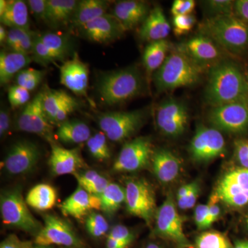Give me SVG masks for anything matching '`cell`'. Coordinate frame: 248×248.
I'll list each match as a JSON object with an SVG mask.
<instances>
[{
	"label": "cell",
	"instance_id": "obj_13",
	"mask_svg": "<svg viewBox=\"0 0 248 248\" xmlns=\"http://www.w3.org/2000/svg\"><path fill=\"white\" fill-rule=\"evenodd\" d=\"M154 151L151 139L140 137L127 142L112 166L115 172H136L151 163Z\"/></svg>",
	"mask_w": 248,
	"mask_h": 248
},
{
	"label": "cell",
	"instance_id": "obj_44",
	"mask_svg": "<svg viewBox=\"0 0 248 248\" xmlns=\"http://www.w3.org/2000/svg\"><path fill=\"white\" fill-rule=\"evenodd\" d=\"M8 98L11 107H21L29 102L31 98L30 91L16 85L9 88Z\"/></svg>",
	"mask_w": 248,
	"mask_h": 248
},
{
	"label": "cell",
	"instance_id": "obj_43",
	"mask_svg": "<svg viewBox=\"0 0 248 248\" xmlns=\"http://www.w3.org/2000/svg\"><path fill=\"white\" fill-rule=\"evenodd\" d=\"M197 19L194 15L173 17V31L177 37L187 35L195 27Z\"/></svg>",
	"mask_w": 248,
	"mask_h": 248
},
{
	"label": "cell",
	"instance_id": "obj_51",
	"mask_svg": "<svg viewBox=\"0 0 248 248\" xmlns=\"http://www.w3.org/2000/svg\"><path fill=\"white\" fill-rule=\"evenodd\" d=\"M33 246L31 241H22L14 234H9L0 244V248H33Z\"/></svg>",
	"mask_w": 248,
	"mask_h": 248
},
{
	"label": "cell",
	"instance_id": "obj_49",
	"mask_svg": "<svg viewBox=\"0 0 248 248\" xmlns=\"http://www.w3.org/2000/svg\"><path fill=\"white\" fill-rule=\"evenodd\" d=\"M200 186L197 182H193V186L190 192L186 197L177 200V205L182 210H187L193 208L200 195Z\"/></svg>",
	"mask_w": 248,
	"mask_h": 248
},
{
	"label": "cell",
	"instance_id": "obj_60",
	"mask_svg": "<svg viewBox=\"0 0 248 248\" xmlns=\"http://www.w3.org/2000/svg\"><path fill=\"white\" fill-rule=\"evenodd\" d=\"M234 248H248V241H238Z\"/></svg>",
	"mask_w": 248,
	"mask_h": 248
},
{
	"label": "cell",
	"instance_id": "obj_27",
	"mask_svg": "<svg viewBox=\"0 0 248 248\" xmlns=\"http://www.w3.org/2000/svg\"><path fill=\"white\" fill-rule=\"evenodd\" d=\"M108 2L104 0H82L78 1L72 18L73 27L81 28L85 24L107 14Z\"/></svg>",
	"mask_w": 248,
	"mask_h": 248
},
{
	"label": "cell",
	"instance_id": "obj_3",
	"mask_svg": "<svg viewBox=\"0 0 248 248\" xmlns=\"http://www.w3.org/2000/svg\"><path fill=\"white\" fill-rule=\"evenodd\" d=\"M203 72L175 47L154 73L153 81L157 92H166L198 84Z\"/></svg>",
	"mask_w": 248,
	"mask_h": 248
},
{
	"label": "cell",
	"instance_id": "obj_52",
	"mask_svg": "<svg viewBox=\"0 0 248 248\" xmlns=\"http://www.w3.org/2000/svg\"><path fill=\"white\" fill-rule=\"evenodd\" d=\"M27 2L33 16L45 22L47 0H29Z\"/></svg>",
	"mask_w": 248,
	"mask_h": 248
},
{
	"label": "cell",
	"instance_id": "obj_8",
	"mask_svg": "<svg viewBox=\"0 0 248 248\" xmlns=\"http://www.w3.org/2000/svg\"><path fill=\"white\" fill-rule=\"evenodd\" d=\"M125 191V203L128 213L151 224L156 213V200L151 186L143 179H130Z\"/></svg>",
	"mask_w": 248,
	"mask_h": 248
},
{
	"label": "cell",
	"instance_id": "obj_4",
	"mask_svg": "<svg viewBox=\"0 0 248 248\" xmlns=\"http://www.w3.org/2000/svg\"><path fill=\"white\" fill-rule=\"evenodd\" d=\"M144 86L141 72L135 66L108 72L101 76L97 90L103 102L115 105L141 94Z\"/></svg>",
	"mask_w": 248,
	"mask_h": 248
},
{
	"label": "cell",
	"instance_id": "obj_50",
	"mask_svg": "<svg viewBox=\"0 0 248 248\" xmlns=\"http://www.w3.org/2000/svg\"><path fill=\"white\" fill-rule=\"evenodd\" d=\"M236 159L244 169H248V140H237L234 143Z\"/></svg>",
	"mask_w": 248,
	"mask_h": 248
},
{
	"label": "cell",
	"instance_id": "obj_15",
	"mask_svg": "<svg viewBox=\"0 0 248 248\" xmlns=\"http://www.w3.org/2000/svg\"><path fill=\"white\" fill-rule=\"evenodd\" d=\"M226 141L219 130L200 125L191 141L189 151L192 159L207 162L224 154Z\"/></svg>",
	"mask_w": 248,
	"mask_h": 248
},
{
	"label": "cell",
	"instance_id": "obj_16",
	"mask_svg": "<svg viewBox=\"0 0 248 248\" xmlns=\"http://www.w3.org/2000/svg\"><path fill=\"white\" fill-rule=\"evenodd\" d=\"M215 194L228 206L240 208L248 204V169L233 170L223 176Z\"/></svg>",
	"mask_w": 248,
	"mask_h": 248
},
{
	"label": "cell",
	"instance_id": "obj_45",
	"mask_svg": "<svg viewBox=\"0 0 248 248\" xmlns=\"http://www.w3.org/2000/svg\"><path fill=\"white\" fill-rule=\"evenodd\" d=\"M108 237L117 240L119 242L122 243L126 246H130L133 241L134 235L131 231L126 227L122 225H117L111 229L108 235Z\"/></svg>",
	"mask_w": 248,
	"mask_h": 248
},
{
	"label": "cell",
	"instance_id": "obj_29",
	"mask_svg": "<svg viewBox=\"0 0 248 248\" xmlns=\"http://www.w3.org/2000/svg\"><path fill=\"white\" fill-rule=\"evenodd\" d=\"M172 47L167 40L150 42L143 54V63L148 75L155 73L162 66Z\"/></svg>",
	"mask_w": 248,
	"mask_h": 248
},
{
	"label": "cell",
	"instance_id": "obj_25",
	"mask_svg": "<svg viewBox=\"0 0 248 248\" xmlns=\"http://www.w3.org/2000/svg\"><path fill=\"white\" fill-rule=\"evenodd\" d=\"M32 56L14 51H1L0 53V83L8 84L16 75L24 70L32 61Z\"/></svg>",
	"mask_w": 248,
	"mask_h": 248
},
{
	"label": "cell",
	"instance_id": "obj_33",
	"mask_svg": "<svg viewBox=\"0 0 248 248\" xmlns=\"http://www.w3.org/2000/svg\"><path fill=\"white\" fill-rule=\"evenodd\" d=\"M98 197L101 201V210L108 215H112L125 203V188L119 184L110 183L105 190Z\"/></svg>",
	"mask_w": 248,
	"mask_h": 248
},
{
	"label": "cell",
	"instance_id": "obj_23",
	"mask_svg": "<svg viewBox=\"0 0 248 248\" xmlns=\"http://www.w3.org/2000/svg\"><path fill=\"white\" fill-rule=\"evenodd\" d=\"M171 31L170 24L161 6L151 10L148 17L142 23L138 35L141 40L153 42L166 40Z\"/></svg>",
	"mask_w": 248,
	"mask_h": 248
},
{
	"label": "cell",
	"instance_id": "obj_62",
	"mask_svg": "<svg viewBox=\"0 0 248 248\" xmlns=\"http://www.w3.org/2000/svg\"><path fill=\"white\" fill-rule=\"evenodd\" d=\"M146 248H161L158 245L155 244H150L147 246Z\"/></svg>",
	"mask_w": 248,
	"mask_h": 248
},
{
	"label": "cell",
	"instance_id": "obj_34",
	"mask_svg": "<svg viewBox=\"0 0 248 248\" xmlns=\"http://www.w3.org/2000/svg\"><path fill=\"white\" fill-rule=\"evenodd\" d=\"M42 92L43 94L44 109L52 123L60 108L73 97L64 91L50 89L47 86Z\"/></svg>",
	"mask_w": 248,
	"mask_h": 248
},
{
	"label": "cell",
	"instance_id": "obj_14",
	"mask_svg": "<svg viewBox=\"0 0 248 248\" xmlns=\"http://www.w3.org/2000/svg\"><path fill=\"white\" fill-rule=\"evenodd\" d=\"M45 224L35 236V244L53 245L71 248H83L82 241L68 222L51 215L44 217Z\"/></svg>",
	"mask_w": 248,
	"mask_h": 248
},
{
	"label": "cell",
	"instance_id": "obj_56",
	"mask_svg": "<svg viewBox=\"0 0 248 248\" xmlns=\"http://www.w3.org/2000/svg\"><path fill=\"white\" fill-rule=\"evenodd\" d=\"M192 186H193V182L190 183V184H186V185L183 186L182 187H181L177 192V200H179V199L184 198L186 196H187L189 192H190Z\"/></svg>",
	"mask_w": 248,
	"mask_h": 248
},
{
	"label": "cell",
	"instance_id": "obj_38",
	"mask_svg": "<svg viewBox=\"0 0 248 248\" xmlns=\"http://www.w3.org/2000/svg\"><path fill=\"white\" fill-rule=\"evenodd\" d=\"M107 138L105 134L97 133L91 136L86 142L90 154L98 161H104L110 158V150Z\"/></svg>",
	"mask_w": 248,
	"mask_h": 248
},
{
	"label": "cell",
	"instance_id": "obj_6",
	"mask_svg": "<svg viewBox=\"0 0 248 248\" xmlns=\"http://www.w3.org/2000/svg\"><path fill=\"white\" fill-rule=\"evenodd\" d=\"M147 115V111L141 109L107 112L98 117V124L108 140L121 142L128 140L140 130L146 120Z\"/></svg>",
	"mask_w": 248,
	"mask_h": 248
},
{
	"label": "cell",
	"instance_id": "obj_54",
	"mask_svg": "<svg viewBox=\"0 0 248 248\" xmlns=\"http://www.w3.org/2000/svg\"><path fill=\"white\" fill-rule=\"evenodd\" d=\"M234 15L248 25V0L234 1Z\"/></svg>",
	"mask_w": 248,
	"mask_h": 248
},
{
	"label": "cell",
	"instance_id": "obj_57",
	"mask_svg": "<svg viewBox=\"0 0 248 248\" xmlns=\"http://www.w3.org/2000/svg\"><path fill=\"white\" fill-rule=\"evenodd\" d=\"M107 248H128V246L122 244V243L119 242L117 240L112 239V238L108 236L107 240Z\"/></svg>",
	"mask_w": 248,
	"mask_h": 248
},
{
	"label": "cell",
	"instance_id": "obj_46",
	"mask_svg": "<svg viewBox=\"0 0 248 248\" xmlns=\"http://www.w3.org/2000/svg\"><path fill=\"white\" fill-rule=\"evenodd\" d=\"M79 107L78 101L75 98L72 97L69 101L65 103L55 116L53 120V124H61L66 122L69 115H71L75 110Z\"/></svg>",
	"mask_w": 248,
	"mask_h": 248
},
{
	"label": "cell",
	"instance_id": "obj_47",
	"mask_svg": "<svg viewBox=\"0 0 248 248\" xmlns=\"http://www.w3.org/2000/svg\"><path fill=\"white\" fill-rule=\"evenodd\" d=\"M195 5L194 0H175L171 6V14L174 17L192 14Z\"/></svg>",
	"mask_w": 248,
	"mask_h": 248
},
{
	"label": "cell",
	"instance_id": "obj_32",
	"mask_svg": "<svg viewBox=\"0 0 248 248\" xmlns=\"http://www.w3.org/2000/svg\"><path fill=\"white\" fill-rule=\"evenodd\" d=\"M35 35L30 29H10L5 45L11 51L31 55Z\"/></svg>",
	"mask_w": 248,
	"mask_h": 248
},
{
	"label": "cell",
	"instance_id": "obj_5",
	"mask_svg": "<svg viewBox=\"0 0 248 248\" xmlns=\"http://www.w3.org/2000/svg\"><path fill=\"white\" fill-rule=\"evenodd\" d=\"M0 210L3 223L6 226L17 228L37 235L42 226L28 208L19 187L3 191L0 197Z\"/></svg>",
	"mask_w": 248,
	"mask_h": 248
},
{
	"label": "cell",
	"instance_id": "obj_30",
	"mask_svg": "<svg viewBox=\"0 0 248 248\" xmlns=\"http://www.w3.org/2000/svg\"><path fill=\"white\" fill-rule=\"evenodd\" d=\"M58 198L57 191L47 184H37L28 192L26 202L31 208L38 211H46L55 206Z\"/></svg>",
	"mask_w": 248,
	"mask_h": 248
},
{
	"label": "cell",
	"instance_id": "obj_18",
	"mask_svg": "<svg viewBox=\"0 0 248 248\" xmlns=\"http://www.w3.org/2000/svg\"><path fill=\"white\" fill-rule=\"evenodd\" d=\"M89 68L75 53L60 68V83L78 96L88 98Z\"/></svg>",
	"mask_w": 248,
	"mask_h": 248
},
{
	"label": "cell",
	"instance_id": "obj_41",
	"mask_svg": "<svg viewBox=\"0 0 248 248\" xmlns=\"http://www.w3.org/2000/svg\"><path fill=\"white\" fill-rule=\"evenodd\" d=\"M32 58L35 62L42 65H48L49 63L62 60L56 53H53L52 50L47 48L37 35L34 39Z\"/></svg>",
	"mask_w": 248,
	"mask_h": 248
},
{
	"label": "cell",
	"instance_id": "obj_35",
	"mask_svg": "<svg viewBox=\"0 0 248 248\" xmlns=\"http://www.w3.org/2000/svg\"><path fill=\"white\" fill-rule=\"evenodd\" d=\"M74 175L79 186L93 195H100L110 184L107 178L94 170L78 172Z\"/></svg>",
	"mask_w": 248,
	"mask_h": 248
},
{
	"label": "cell",
	"instance_id": "obj_19",
	"mask_svg": "<svg viewBox=\"0 0 248 248\" xmlns=\"http://www.w3.org/2000/svg\"><path fill=\"white\" fill-rule=\"evenodd\" d=\"M80 29L86 38L100 44L118 40L125 31L118 19L112 14L101 16Z\"/></svg>",
	"mask_w": 248,
	"mask_h": 248
},
{
	"label": "cell",
	"instance_id": "obj_63",
	"mask_svg": "<svg viewBox=\"0 0 248 248\" xmlns=\"http://www.w3.org/2000/svg\"><path fill=\"white\" fill-rule=\"evenodd\" d=\"M246 79H247L248 84V71L247 72V73H246Z\"/></svg>",
	"mask_w": 248,
	"mask_h": 248
},
{
	"label": "cell",
	"instance_id": "obj_39",
	"mask_svg": "<svg viewBox=\"0 0 248 248\" xmlns=\"http://www.w3.org/2000/svg\"><path fill=\"white\" fill-rule=\"evenodd\" d=\"M46 72L35 69V68H25L19 72L16 77V84L27 91L35 90L45 78Z\"/></svg>",
	"mask_w": 248,
	"mask_h": 248
},
{
	"label": "cell",
	"instance_id": "obj_11",
	"mask_svg": "<svg viewBox=\"0 0 248 248\" xmlns=\"http://www.w3.org/2000/svg\"><path fill=\"white\" fill-rule=\"evenodd\" d=\"M208 120L213 128L229 133L248 130V100L239 101L212 108Z\"/></svg>",
	"mask_w": 248,
	"mask_h": 248
},
{
	"label": "cell",
	"instance_id": "obj_53",
	"mask_svg": "<svg viewBox=\"0 0 248 248\" xmlns=\"http://www.w3.org/2000/svg\"><path fill=\"white\" fill-rule=\"evenodd\" d=\"M208 215V205H199L195 210V221L198 229L205 230Z\"/></svg>",
	"mask_w": 248,
	"mask_h": 248
},
{
	"label": "cell",
	"instance_id": "obj_55",
	"mask_svg": "<svg viewBox=\"0 0 248 248\" xmlns=\"http://www.w3.org/2000/svg\"><path fill=\"white\" fill-rule=\"evenodd\" d=\"M11 126V115L9 111L1 108L0 111V137L4 138Z\"/></svg>",
	"mask_w": 248,
	"mask_h": 248
},
{
	"label": "cell",
	"instance_id": "obj_9",
	"mask_svg": "<svg viewBox=\"0 0 248 248\" xmlns=\"http://www.w3.org/2000/svg\"><path fill=\"white\" fill-rule=\"evenodd\" d=\"M155 230L160 236L171 240L180 248H190L184 232V218L178 213L172 193L166 197L155 215Z\"/></svg>",
	"mask_w": 248,
	"mask_h": 248
},
{
	"label": "cell",
	"instance_id": "obj_64",
	"mask_svg": "<svg viewBox=\"0 0 248 248\" xmlns=\"http://www.w3.org/2000/svg\"><path fill=\"white\" fill-rule=\"evenodd\" d=\"M247 224H248V219H247Z\"/></svg>",
	"mask_w": 248,
	"mask_h": 248
},
{
	"label": "cell",
	"instance_id": "obj_40",
	"mask_svg": "<svg viewBox=\"0 0 248 248\" xmlns=\"http://www.w3.org/2000/svg\"><path fill=\"white\" fill-rule=\"evenodd\" d=\"M85 226L89 234L94 238L102 237L107 234L109 230L107 219L101 214L94 211L88 215L85 221Z\"/></svg>",
	"mask_w": 248,
	"mask_h": 248
},
{
	"label": "cell",
	"instance_id": "obj_17",
	"mask_svg": "<svg viewBox=\"0 0 248 248\" xmlns=\"http://www.w3.org/2000/svg\"><path fill=\"white\" fill-rule=\"evenodd\" d=\"M40 158V149L35 143L27 140L16 142L5 157L4 170L14 176L27 174L35 167Z\"/></svg>",
	"mask_w": 248,
	"mask_h": 248
},
{
	"label": "cell",
	"instance_id": "obj_37",
	"mask_svg": "<svg viewBox=\"0 0 248 248\" xmlns=\"http://www.w3.org/2000/svg\"><path fill=\"white\" fill-rule=\"evenodd\" d=\"M196 248H234L226 235L216 231L204 232L196 239Z\"/></svg>",
	"mask_w": 248,
	"mask_h": 248
},
{
	"label": "cell",
	"instance_id": "obj_24",
	"mask_svg": "<svg viewBox=\"0 0 248 248\" xmlns=\"http://www.w3.org/2000/svg\"><path fill=\"white\" fill-rule=\"evenodd\" d=\"M151 162L155 175L163 184L175 180L182 169V161L167 149L154 151Z\"/></svg>",
	"mask_w": 248,
	"mask_h": 248
},
{
	"label": "cell",
	"instance_id": "obj_7",
	"mask_svg": "<svg viewBox=\"0 0 248 248\" xmlns=\"http://www.w3.org/2000/svg\"><path fill=\"white\" fill-rule=\"evenodd\" d=\"M201 69L210 70L226 60V52L210 37L198 33L176 47Z\"/></svg>",
	"mask_w": 248,
	"mask_h": 248
},
{
	"label": "cell",
	"instance_id": "obj_36",
	"mask_svg": "<svg viewBox=\"0 0 248 248\" xmlns=\"http://www.w3.org/2000/svg\"><path fill=\"white\" fill-rule=\"evenodd\" d=\"M38 37L47 48L56 53L62 60H64L71 51V42L66 36L48 32L39 35Z\"/></svg>",
	"mask_w": 248,
	"mask_h": 248
},
{
	"label": "cell",
	"instance_id": "obj_61",
	"mask_svg": "<svg viewBox=\"0 0 248 248\" xmlns=\"http://www.w3.org/2000/svg\"><path fill=\"white\" fill-rule=\"evenodd\" d=\"M33 248H53L52 246H42V245H34Z\"/></svg>",
	"mask_w": 248,
	"mask_h": 248
},
{
	"label": "cell",
	"instance_id": "obj_26",
	"mask_svg": "<svg viewBox=\"0 0 248 248\" xmlns=\"http://www.w3.org/2000/svg\"><path fill=\"white\" fill-rule=\"evenodd\" d=\"M78 3L76 0H47L45 22L55 28L71 22Z\"/></svg>",
	"mask_w": 248,
	"mask_h": 248
},
{
	"label": "cell",
	"instance_id": "obj_20",
	"mask_svg": "<svg viewBox=\"0 0 248 248\" xmlns=\"http://www.w3.org/2000/svg\"><path fill=\"white\" fill-rule=\"evenodd\" d=\"M48 164L52 174L56 176L76 174L86 166L79 150L66 149L55 143L51 144Z\"/></svg>",
	"mask_w": 248,
	"mask_h": 248
},
{
	"label": "cell",
	"instance_id": "obj_1",
	"mask_svg": "<svg viewBox=\"0 0 248 248\" xmlns=\"http://www.w3.org/2000/svg\"><path fill=\"white\" fill-rule=\"evenodd\" d=\"M204 98L212 108L248 100L246 74L234 62L223 60L209 70Z\"/></svg>",
	"mask_w": 248,
	"mask_h": 248
},
{
	"label": "cell",
	"instance_id": "obj_12",
	"mask_svg": "<svg viewBox=\"0 0 248 248\" xmlns=\"http://www.w3.org/2000/svg\"><path fill=\"white\" fill-rule=\"evenodd\" d=\"M16 126L19 131L33 133L53 143V125L43 107V94L39 93L29 102L18 117Z\"/></svg>",
	"mask_w": 248,
	"mask_h": 248
},
{
	"label": "cell",
	"instance_id": "obj_10",
	"mask_svg": "<svg viewBox=\"0 0 248 248\" xmlns=\"http://www.w3.org/2000/svg\"><path fill=\"white\" fill-rule=\"evenodd\" d=\"M188 109L185 103L169 98L161 103L155 112V121L158 128L166 136L178 138L187 128Z\"/></svg>",
	"mask_w": 248,
	"mask_h": 248
},
{
	"label": "cell",
	"instance_id": "obj_58",
	"mask_svg": "<svg viewBox=\"0 0 248 248\" xmlns=\"http://www.w3.org/2000/svg\"><path fill=\"white\" fill-rule=\"evenodd\" d=\"M8 31H6L4 26L1 24L0 26V43L1 45H4L6 43V38H7Z\"/></svg>",
	"mask_w": 248,
	"mask_h": 248
},
{
	"label": "cell",
	"instance_id": "obj_28",
	"mask_svg": "<svg viewBox=\"0 0 248 248\" xmlns=\"http://www.w3.org/2000/svg\"><path fill=\"white\" fill-rule=\"evenodd\" d=\"M56 136L66 144H79L87 142L91 137L89 125L79 120H66L60 124Z\"/></svg>",
	"mask_w": 248,
	"mask_h": 248
},
{
	"label": "cell",
	"instance_id": "obj_48",
	"mask_svg": "<svg viewBox=\"0 0 248 248\" xmlns=\"http://www.w3.org/2000/svg\"><path fill=\"white\" fill-rule=\"evenodd\" d=\"M220 202L215 192L210 196L208 201V215L207 218L206 224H205V229L210 228L215 221L218 219L221 213L218 202Z\"/></svg>",
	"mask_w": 248,
	"mask_h": 248
},
{
	"label": "cell",
	"instance_id": "obj_31",
	"mask_svg": "<svg viewBox=\"0 0 248 248\" xmlns=\"http://www.w3.org/2000/svg\"><path fill=\"white\" fill-rule=\"evenodd\" d=\"M2 25L10 29H29V10L27 3L22 0L8 1V6L0 16Z\"/></svg>",
	"mask_w": 248,
	"mask_h": 248
},
{
	"label": "cell",
	"instance_id": "obj_22",
	"mask_svg": "<svg viewBox=\"0 0 248 248\" xmlns=\"http://www.w3.org/2000/svg\"><path fill=\"white\" fill-rule=\"evenodd\" d=\"M151 10L148 3L138 0L118 1L112 11L125 31L131 30L144 22Z\"/></svg>",
	"mask_w": 248,
	"mask_h": 248
},
{
	"label": "cell",
	"instance_id": "obj_21",
	"mask_svg": "<svg viewBox=\"0 0 248 248\" xmlns=\"http://www.w3.org/2000/svg\"><path fill=\"white\" fill-rule=\"evenodd\" d=\"M62 213L65 216L82 218L94 210H101V201L98 196L91 195L78 186L75 192L61 204Z\"/></svg>",
	"mask_w": 248,
	"mask_h": 248
},
{
	"label": "cell",
	"instance_id": "obj_2",
	"mask_svg": "<svg viewBox=\"0 0 248 248\" xmlns=\"http://www.w3.org/2000/svg\"><path fill=\"white\" fill-rule=\"evenodd\" d=\"M199 32L210 37L226 53L241 56L248 50V25L234 14L207 17Z\"/></svg>",
	"mask_w": 248,
	"mask_h": 248
},
{
	"label": "cell",
	"instance_id": "obj_59",
	"mask_svg": "<svg viewBox=\"0 0 248 248\" xmlns=\"http://www.w3.org/2000/svg\"><path fill=\"white\" fill-rule=\"evenodd\" d=\"M8 1H6V0H1V1H0V16L3 14L5 10L7 8Z\"/></svg>",
	"mask_w": 248,
	"mask_h": 248
},
{
	"label": "cell",
	"instance_id": "obj_42",
	"mask_svg": "<svg viewBox=\"0 0 248 248\" xmlns=\"http://www.w3.org/2000/svg\"><path fill=\"white\" fill-rule=\"evenodd\" d=\"M234 2L231 0H208L203 1L208 17L234 14Z\"/></svg>",
	"mask_w": 248,
	"mask_h": 248
}]
</instances>
